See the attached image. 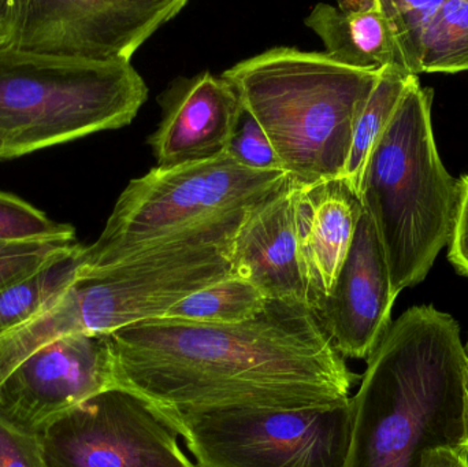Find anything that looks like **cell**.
Returning <instances> with one entry per match:
<instances>
[{"instance_id": "9a60e30c", "label": "cell", "mask_w": 468, "mask_h": 467, "mask_svg": "<svg viewBox=\"0 0 468 467\" xmlns=\"http://www.w3.org/2000/svg\"><path fill=\"white\" fill-rule=\"evenodd\" d=\"M296 186L292 183L282 194L248 211L233 238L230 266L233 276L255 285L267 299L311 307L297 247Z\"/></svg>"}, {"instance_id": "603a6c76", "label": "cell", "mask_w": 468, "mask_h": 467, "mask_svg": "<svg viewBox=\"0 0 468 467\" xmlns=\"http://www.w3.org/2000/svg\"><path fill=\"white\" fill-rule=\"evenodd\" d=\"M225 154L239 166L253 172H283L266 132L244 106Z\"/></svg>"}, {"instance_id": "7a4b0ae2", "label": "cell", "mask_w": 468, "mask_h": 467, "mask_svg": "<svg viewBox=\"0 0 468 467\" xmlns=\"http://www.w3.org/2000/svg\"><path fill=\"white\" fill-rule=\"evenodd\" d=\"M366 362L344 467H420L431 450L463 449L468 359L452 315L411 307Z\"/></svg>"}, {"instance_id": "4dcf8cb0", "label": "cell", "mask_w": 468, "mask_h": 467, "mask_svg": "<svg viewBox=\"0 0 468 467\" xmlns=\"http://www.w3.org/2000/svg\"><path fill=\"white\" fill-rule=\"evenodd\" d=\"M464 351H466V356H467V359H468V336H467L466 345H464Z\"/></svg>"}, {"instance_id": "f546056e", "label": "cell", "mask_w": 468, "mask_h": 467, "mask_svg": "<svg viewBox=\"0 0 468 467\" xmlns=\"http://www.w3.org/2000/svg\"><path fill=\"white\" fill-rule=\"evenodd\" d=\"M5 161V143H3L2 137H0V162Z\"/></svg>"}, {"instance_id": "8fae6325", "label": "cell", "mask_w": 468, "mask_h": 467, "mask_svg": "<svg viewBox=\"0 0 468 467\" xmlns=\"http://www.w3.org/2000/svg\"><path fill=\"white\" fill-rule=\"evenodd\" d=\"M112 388L107 336L62 337L30 354L0 383V419L40 435L77 406Z\"/></svg>"}, {"instance_id": "ac0fdd59", "label": "cell", "mask_w": 468, "mask_h": 467, "mask_svg": "<svg viewBox=\"0 0 468 467\" xmlns=\"http://www.w3.org/2000/svg\"><path fill=\"white\" fill-rule=\"evenodd\" d=\"M415 79L418 77L396 69L382 71L357 118L344 173V178L357 195L368 156Z\"/></svg>"}, {"instance_id": "44dd1931", "label": "cell", "mask_w": 468, "mask_h": 467, "mask_svg": "<svg viewBox=\"0 0 468 467\" xmlns=\"http://www.w3.org/2000/svg\"><path fill=\"white\" fill-rule=\"evenodd\" d=\"M33 240H77L76 229L16 195L0 191V243Z\"/></svg>"}, {"instance_id": "4fadbf2b", "label": "cell", "mask_w": 468, "mask_h": 467, "mask_svg": "<svg viewBox=\"0 0 468 467\" xmlns=\"http://www.w3.org/2000/svg\"><path fill=\"white\" fill-rule=\"evenodd\" d=\"M159 104L161 123L148 144L164 169L225 154L242 107L230 82L208 71L176 80Z\"/></svg>"}, {"instance_id": "8992f818", "label": "cell", "mask_w": 468, "mask_h": 467, "mask_svg": "<svg viewBox=\"0 0 468 467\" xmlns=\"http://www.w3.org/2000/svg\"><path fill=\"white\" fill-rule=\"evenodd\" d=\"M148 98L132 63L60 59L0 48L5 161L129 125Z\"/></svg>"}, {"instance_id": "52a82bcc", "label": "cell", "mask_w": 468, "mask_h": 467, "mask_svg": "<svg viewBox=\"0 0 468 467\" xmlns=\"http://www.w3.org/2000/svg\"><path fill=\"white\" fill-rule=\"evenodd\" d=\"M292 183L285 172H253L227 154L155 167L123 189L98 240L82 249L79 274L112 268L208 219L256 207Z\"/></svg>"}, {"instance_id": "7c38bea8", "label": "cell", "mask_w": 468, "mask_h": 467, "mask_svg": "<svg viewBox=\"0 0 468 467\" xmlns=\"http://www.w3.org/2000/svg\"><path fill=\"white\" fill-rule=\"evenodd\" d=\"M396 298L376 225L363 210L348 255L316 314L344 358L367 361L392 326Z\"/></svg>"}, {"instance_id": "3957f363", "label": "cell", "mask_w": 468, "mask_h": 467, "mask_svg": "<svg viewBox=\"0 0 468 467\" xmlns=\"http://www.w3.org/2000/svg\"><path fill=\"white\" fill-rule=\"evenodd\" d=\"M250 210L208 219L112 268L79 274L43 314L3 337V351L19 364L62 337L109 336L164 318L192 293L232 276L230 247Z\"/></svg>"}, {"instance_id": "7402d4cb", "label": "cell", "mask_w": 468, "mask_h": 467, "mask_svg": "<svg viewBox=\"0 0 468 467\" xmlns=\"http://www.w3.org/2000/svg\"><path fill=\"white\" fill-rule=\"evenodd\" d=\"M441 2L442 0H381L382 10L392 25L407 68L414 76L420 74L426 33Z\"/></svg>"}, {"instance_id": "cb8c5ba5", "label": "cell", "mask_w": 468, "mask_h": 467, "mask_svg": "<svg viewBox=\"0 0 468 467\" xmlns=\"http://www.w3.org/2000/svg\"><path fill=\"white\" fill-rule=\"evenodd\" d=\"M77 240L0 243V290L73 249Z\"/></svg>"}, {"instance_id": "4316f807", "label": "cell", "mask_w": 468, "mask_h": 467, "mask_svg": "<svg viewBox=\"0 0 468 467\" xmlns=\"http://www.w3.org/2000/svg\"><path fill=\"white\" fill-rule=\"evenodd\" d=\"M420 467H468V450H431L425 455Z\"/></svg>"}, {"instance_id": "484cf974", "label": "cell", "mask_w": 468, "mask_h": 467, "mask_svg": "<svg viewBox=\"0 0 468 467\" xmlns=\"http://www.w3.org/2000/svg\"><path fill=\"white\" fill-rule=\"evenodd\" d=\"M461 206L448 258L459 274L468 277V175L461 178Z\"/></svg>"}, {"instance_id": "ba28073f", "label": "cell", "mask_w": 468, "mask_h": 467, "mask_svg": "<svg viewBox=\"0 0 468 467\" xmlns=\"http://www.w3.org/2000/svg\"><path fill=\"white\" fill-rule=\"evenodd\" d=\"M197 466L344 467L351 399L321 408L166 414Z\"/></svg>"}, {"instance_id": "5b68a950", "label": "cell", "mask_w": 468, "mask_h": 467, "mask_svg": "<svg viewBox=\"0 0 468 467\" xmlns=\"http://www.w3.org/2000/svg\"><path fill=\"white\" fill-rule=\"evenodd\" d=\"M431 101L433 90L415 79L360 181V202L376 225L396 296L428 277L458 221L462 184L440 158Z\"/></svg>"}, {"instance_id": "9c48e42d", "label": "cell", "mask_w": 468, "mask_h": 467, "mask_svg": "<svg viewBox=\"0 0 468 467\" xmlns=\"http://www.w3.org/2000/svg\"><path fill=\"white\" fill-rule=\"evenodd\" d=\"M186 0H11L5 48L60 59L131 63Z\"/></svg>"}, {"instance_id": "ffe728a7", "label": "cell", "mask_w": 468, "mask_h": 467, "mask_svg": "<svg viewBox=\"0 0 468 467\" xmlns=\"http://www.w3.org/2000/svg\"><path fill=\"white\" fill-rule=\"evenodd\" d=\"M468 70V0H442L423 44L420 73Z\"/></svg>"}, {"instance_id": "277c9868", "label": "cell", "mask_w": 468, "mask_h": 467, "mask_svg": "<svg viewBox=\"0 0 468 467\" xmlns=\"http://www.w3.org/2000/svg\"><path fill=\"white\" fill-rule=\"evenodd\" d=\"M379 74L324 52L275 47L222 77L266 132L283 172L311 186L344 177L357 118Z\"/></svg>"}, {"instance_id": "d4e9b609", "label": "cell", "mask_w": 468, "mask_h": 467, "mask_svg": "<svg viewBox=\"0 0 468 467\" xmlns=\"http://www.w3.org/2000/svg\"><path fill=\"white\" fill-rule=\"evenodd\" d=\"M0 467H46L40 436L0 419Z\"/></svg>"}, {"instance_id": "6da1fadb", "label": "cell", "mask_w": 468, "mask_h": 467, "mask_svg": "<svg viewBox=\"0 0 468 467\" xmlns=\"http://www.w3.org/2000/svg\"><path fill=\"white\" fill-rule=\"evenodd\" d=\"M107 340L115 387L166 414L338 405L362 378L315 310L291 302L229 325L144 321Z\"/></svg>"}, {"instance_id": "e0dca14e", "label": "cell", "mask_w": 468, "mask_h": 467, "mask_svg": "<svg viewBox=\"0 0 468 467\" xmlns=\"http://www.w3.org/2000/svg\"><path fill=\"white\" fill-rule=\"evenodd\" d=\"M84 246L73 249L0 290V337L48 310L76 281Z\"/></svg>"}, {"instance_id": "f1b7e54d", "label": "cell", "mask_w": 468, "mask_h": 467, "mask_svg": "<svg viewBox=\"0 0 468 467\" xmlns=\"http://www.w3.org/2000/svg\"><path fill=\"white\" fill-rule=\"evenodd\" d=\"M464 447L468 450V367L466 373V438H464Z\"/></svg>"}, {"instance_id": "d6986e66", "label": "cell", "mask_w": 468, "mask_h": 467, "mask_svg": "<svg viewBox=\"0 0 468 467\" xmlns=\"http://www.w3.org/2000/svg\"><path fill=\"white\" fill-rule=\"evenodd\" d=\"M269 299L255 285L229 276L176 304L164 318L200 324H239L255 317Z\"/></svg>"}, {"instance_id": "83f0119b", "label": "cell", "mask_w": 468, "mask_h": 467, "mask_svg": "<svg viewBox=\"0 0 468 467\" xmlns=\"http://www.w3.org/2000/svg\"><path fill=\"white\" fill-rule=\"evenodd\" d=\"M11 0H0V48H5L7 40L8 16Z\"/></svg>"}, {"instance_id": "2e32d148", "label": "cell", "mask_w": 468, "mask_h": 467, "mask_svg": "<svg viewBox=\"0 0 468 467\" xmlns=\"http://www.w3.org/2000/svg\"><path fill=\"white\" fill-rule=\"evenodd\" d=\"M333 60L367 73L388 69L411 74L381 0L316 5L305 18ZM414 76V74H412Z\"/></svg>"}, {"instance_id": "1f68e13d", "label": "cell", "mask_w": 468, "mask_h": 467, "mask_svg": "<svg viewBox=\"0 0 468 467\" xmlns=\"http://www.w3.org/2000/svg\"><path fill=\"white\" fill-rule=\"evenodd\" d=\"M199 467H203V466H199Z\"/></svg>"}, {"instance_id": "30bf717a", "label": "cell", "mask_w": 468, "mask_h": 467, "mask_svg": "<svg viewBox=\"0 0 468 467\" xmlns=\"http://www.w3.org/2000/svg\"><path fill=\"white\" fill-rule=\"evenodd\" d=\"M46 467H199L158 409L126 389H107L40 433Z\"/></svg>"}, {"instance_id": "5bb4252c", "label": "cell", "mask_w": 468, "mask_h": 467, "mask_svg": "<svg viewBox=\"0 0 468 467\" xmlns=\"http://www.w3.org/2000/svg\"><path fill=\"white\" fill-rule=\"evenodd\" d=\"M362 213L359 195L344 177L296 186L294 224L300 268L315 312L337 279Z\"/></svg>"}]
</instances>
